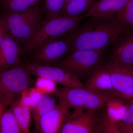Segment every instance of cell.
Listing matches in <instances>:
<instances>
[{
	"mask_svg": "<svg viewBox=\"0 0 133 133\" xmlns=\"http://www.w3.org/2000/svg\"><path fill=\"white\" fill-rule=\"evenodd\" d=\"M57 98L54 94H44L41 100L32 109L35 128L38 131L40 119L44 115L53 109L57 105Z\"/></svg>",
	"mask_w": 133,
	"mask_h": 133,
	"instance_id": "16",
	"label": "cell"
},
{
	"mask_svg": "<svg viewBox=\"0 0 133 133\" xmlns=\"http://www.w3.org/2000/svg\"><path fill=\"white\" fill-rule=\"evenodd\" d=\"M31 74L19 65L0 71V102L11 105L17 96L33 83Z\"/></svg>",
	"mask_w": 133,
	"mask_h": 133,
	"instance_id": "5",
	"label": "cell"
},
{
	"mask_svg": "<svg viewBox=\"0 0 133 133\" xmlns=\"http://www.w3.org/2000/svg\"><path fill=\"white\" fill-rule=\"evenodd\" d=\"M9 105H10L8 103L4 102H0V124L3 115Z\"/></svg>",
	"mask_w": 133,
	"mask_h": 133,
	"instance_id": "29",
	"label": "cell"
},
{
	"mask_svg": "<svg viewBox=\"0 0 133 133\" xmlns=\"http://www.w3.org/2000/svg\"><path fill=\"white\" fill-rule=\"evenodd\" d=\"M54 94L59 104L67 109L95 111L106 107V100L84 87L57 88Z\"/></svg>",
	"mask_w": 133,
	"mask_h": 133,
	"instance_id": "4",
	"label": "cell"
},
{
	"mask_svg": "<svg viewBox=\"0 0 133 133\" xmlns=\"http://www.w3.org/2000/svg\"><path fill=\"white\" fill-rule=\"evenodd\" d=\"M77 109L65 120L59 133H96V111Z\"/></svg>",
	"mask_w": 133,
	"mask_h": 133,
	"instance_id": "10",
	"label": "cell"
},
{
	"mask_svg": "<svg viewBox=\"0 0 133 133\" xmlns=\"http://www.w3.org/2000/svg\"><path fill=\"white\" fill-rule=\"evenodd\" d=\"M11 108L19 126L22 133L30 132L29 127L31 119V111L30 108L22 105L20 98H17L12 102Z\"/></svg>",
	"mask_w": 133,
	"mask_h": 133,
	"instance_id": "17",
	"label": "cell"
},
{
	"mask_svg": "<svg viewBox=\"0 0 133 133\" xmlns=\"http://www.w3.org/2000/svg\"><path fill=\"white\" fill-rule=\"evenodd\" d=\"M95 0H71L65 5L60 15L77 17L88 11Z\"/></svg>",
	"mask_w": 133,
	"mask_h": 133,
	"instance_id": "19",
	"label": "cell"
},
{
	"mask_svg": "<svg viewBox=\"0 0 133 133\" xmlns=\"http://www.w3.org/2000/svg\"><path fill=\"white\" fill-rule=\"evenodd\" d=\"M131 30L113 42L108 61L122 64H133V31Z\"/></svg>",
	"mask_w": 133,
	"mask_h": 133,
	"instance_id": "12",
	"label": "cell"
},
{
	"mask_svg": "<svg viewBox=\"0 0 133 133\" xmlns=\"http://www.w3.org/2000/svg\"><path fill=\"white\" fill-rule=\"evenodd\" d=\"M40 0H9L2 3L7 12H21L28 9Z\"/></svg>",
	"mask_w": 133,
	"mask_h": 133,
	"instance_id": "23",
	"label": "cell"
},
{
	"mask_svg": "<svg viewBox=\"0 0 133 133\" xmlns=\"http://www.w3.org/2000/svg\"><path fill=\"white\" fill-rule=\"evenodd\" d=\"M1 18L8 35L17 42L30 41L42 23V11L38 6L21 12H8Z\"/></svg>",
	"mask_w": 133,
	"mask_h": 133,
	"instance_id": "3",
	"label": "cell"
},
{
	"mask_svg": "<svg viewBox=\"0 0 133 133\" xmlns=\"http://www.w3.org/2000/svg\"><path fill=\"white\" fill-rule=\"evenodd\" d=\"M0 133H22L11 107L7 108L3 115L0 124Z\"/></svg>",
	"mask_w": 133,
	"mask_h": 133,
	"instance_id": "21",
	"label": "cell"
},
{
	"mask_svg": "<svg viewBox=\"0 0 133 133\" xmlns=\"http://www.w3.org/2000/svg\"><path fill=\"white\" fill-rule=\"evenodd\" d=\"M105 61L90 74L84 84V87L100 95L107 102L109 99L117 97L112 85L110 74L105 65Z\"/></svg>",
	"mask_w": 133,
	"mask_h": 133,
	"instance_id": "11",
	"label": "cell"
},
{
	"mask_svg": "<svg viewBox=\"0 0 133 133\" xmlns=\"http://www.w3.org/2000/svg\"><path fill=\"white\" fill-rule=\"evenodd\" d=\"M56 85L54 81L42 77H38L35 83V87L43 94H54L57 88Z\"/></svg>",
	"mask_w": 133,
	"mask_h": 133,
	"instance_id": "25",
	"label": "cell"
},
{
	"mask_svg": "<svg viewBox=\"0 0 133 133\" xmlns=\"http://www.w3.org/2000/svg\"><path fill=\"white\" fill-rule=\"evenodd\" d=\"M71 0H65V5H66L67 3H68Z\"/></svg>",
	"mask_w": 133,
	"mask_h": 133,
	"instance_id": "30",
	"label": "cell"
},
{
	"mask_svg": "<svg viewBox=\"0 0 133 133\" xmlns=\"http://www.w3.org/2000/svg\"><path fill=\"white\" fill-rule=\"evenodd\" d=\"M130 102L124 118L120 121L126 125L133 126V99Z\"/></svg>",
	"mask_w": 133,
	"mask_h": 133,
	"instance_id": "27",
	"label": "cell"
},
{
	"mask_svg": "<svg viewBox=\"0 0 133 133\" xmlns=\"http://www.w3.org/2000/svg\"><path fill=\"white\" fill-rule=\"evenodd\" d=\"M122 23L130 28H133V0H129L124 8L115 14Z\"/></svg>",
	"mask_w": 133,
	"mask_h": 133,
	"instance_id": "24",
	"label": "cell"
},
{
	"mask_svg": "<svg viewBox=\"0 0 133 133\" xmlns=\"http://www.w3.org/2000/svg\"><path fill=\"white\" fill-rule=\"evenodd\" d=\"M89 19L68 36L71 52L78 50L105 52L120 36L131 30L120 22L115 15L108 17H88Z\"/></svg>",
	"mask_w": 133,
	"mask_h": 133,
	"instance_id": "1",
	"label": "cell"
},
{
	"mask_svg": "<svg viewBox=\"0 0 133 133\" xmlns=\"http://www.w3.org/2000/svg\"><path fill=\"white\" fill-rule=\"evenodd\" d=\"M21 52L18 42L7 34L0 45V71L18 65Z\"/></svg>",
	"mask_w": 133,
	"mask_h": 133,
	"instance_id": "14",
	"label": "cell"
},
{
	"mask_svg": "<svg viewBox=\"0 0 133 133\" xmlns=\"http://www.w3.org/2000/svg\"><path fill=\"white\" fill-rule=\"evenodd\" d=\"M116 97L133 99V64H124L105 61Z\"/></svg>",
	"mask_w": 133,
	"mask_h": 133,
	"instance_id": "7",
	"label": "cell"
},
{
	"mask_svg": "<svg viewBox=\"0 0 133 133\" xmlns=\"http://www.w3.org/2000/svg\"><path fill=\"white\" fill-rule=\"evenodd\" d=\"M65 6V0H45V8L47 17L60 15Z\"/></svg>",
	"mask_w": 133,
	"mask_h": 133,
	"instance_id": "26",
	"label": "cell"
},
{
	"mask_svg": "<svg viewBox=\"0 0 133 133\" xmlns=\"http://www.w3.org/2000/svg\"><path fill=\"white\" fill-rule=\"evenodd\" d=\"M129 0H100L94 3L87 11L86 18L90 17H110L115 15Z\"/></svg>",
	"mask_w": 133,
	"mask_h": 133,
	"instance_id": "15",
	"label": "cell"
},
{
	"mask_svg": "<svg viewBox=\"0 0 133 133\" xmlns=\"http://www.w3.org/2000/svg\"><path fill=\"white\" fill-rule=\"evenodd\" d=\"M9 1V0H1L2 3L6 2L8 1Z\"/></svg>",
	"mask_w": 133,
	"mask_h": 133,
	"instance_id": "31",
	"label": "cell"
},
{
	"mask_svg": "<svg viewBox=\"0 0 133 133\" xmlns=\"http://www.w3.org/2000/svg\"><path fill=\"white\" fill-rule=\"evenodd\" d=\"M85 18V15L77 17L59 15L47 17L33 37L25 43L24 51L30 52L45 43L69 36Z\"/></svg>",
	"mask_w": 133,
	"mask_h": 133,
	"instance_id": "2",
	"label": "cell"
},
{
	"mask_svg": "<svg viewBox=\"0 0 133 133\" xmlns=\"http://www.w3.org/2000/svg\"><path fill=\"white\" fill-rule=\"evenodd\" d=\"M127 101L129 100L118 97L111 98L107 101V112L112 121L116 123L122 119L130 104Z\"/></svg>",
	"mask_w": 133,
	"mask_h": 133,
	"instance_id": "18",
	"label": "cell"
},
{
	"mask_svg": "<svg viewBox=\"0 0 133 133\" xmlns=\"http://www.w3.org/2000/svg\"><path fill=\"white\" fill-rule=\"evenodd\" d=\"M23 66L31 75L46 78L57 84L66 87H84L78 77L60 66H51L34 62L27 63Z\"/></svg>",
	"mask_w": 133,
	"mask_h": 133,
	"instance_id": "8",
	"label": "cell"
},
{
	"mask_svg": "<svg viewBox=\"0 0 133 133\" xmlns=\"http://www.w3.org/2000/svg\"><path fill=\"white\" fill-rule=\"evenodd\" d=\"M105 52L93 50H78L71 52L58 63L62 67L81 78H87L90 74L105 60Z\"/></svg>",
	"mask_w": 133,
	"mask_h": 133,
	"instance_id": "6",
	"label": "cell"
},
{
	"mask_svg": "<svg viewBox=\"0 0 133 133\" xmlns=\"http://www.w3.org/2000/svg\"><path fill=\"white\" fill-rule=\"evenodd\" d=\"M44 95L35 87H30L21 93L20 103L22 105L30 108L32 110L38 104Z\"/></svg>",
	"mask_w": 133,
	"mask_h": 133,
	"instance_id": "22",
	"label": "cell"
},
{
	"mask_svg": "<svg viewBox=\"0 0 133 133\" xmlns=\"http://www.w3.org/2000/svg\"><path fill=\"white\" fill-rule=\"evenodd\" d=\"M70 114L69 109L58 104L41 117L38 131L43 133H59L65 121Z\"/></svg>",
	"mask_w": 133,
	"mask_h": 133,
	"instance_id": "13",
	"label": "cell"
},
{
	"mask_svg": "<svg viewBox=\"0 0 133 133\" xmlns=\"http://www.w3.org/2000/svg\"><path fill=\"white\" fill-rule=\"evenodd\" d=\"M97 128L96 133H121L116 123L108 116L106 108L96 111Z\"/></svg>",
	"mask_w": 133,
	"mask_h": 133,
	"instance_id": "20",
	"label": "cell"
},
{
	"mask_svg": "<svg viewBox=\"0 0 133 133\" xmlns=\"http://www.w3.org/2000/svg\"><path fill=\"white\" fill-rule=\"evenodd\" d=\"M70 42L68 36L50 41L36 49L33 62L49 65L63 57L70 50Z\"/></svg>",
	"mask_w": 133,
	"mask_h": 133,
	"instance_id": "9",
	"label": "cell"
},
{
	"mask_svg": "<svg viewBox=\"0 0 133 133\" xmlns=\"http://www.w3.org/2000/svg\"><path fill=\"white\" fill-rule=\"evenodd\" d=\"M7 34L4 24L0 17V45L5 36Z\"/></svg>",
	"mask_w": 133,
	"mask_h": 133,
	"instance_id": "28",
	"label": "cell"
}]
</instances>
